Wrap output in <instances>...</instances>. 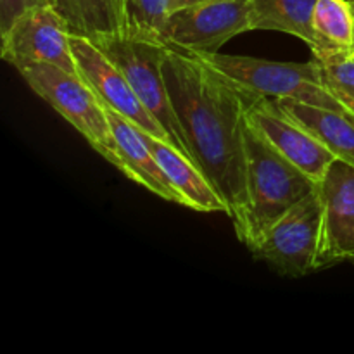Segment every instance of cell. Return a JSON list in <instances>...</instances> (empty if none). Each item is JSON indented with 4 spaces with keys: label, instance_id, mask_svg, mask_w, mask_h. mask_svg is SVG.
I'll list each match as a JSON object with an SVG mask.
<instances>
[{
    "label": "cell",
    "instance_id": "6da1fadb",
    "mask_svg": "<svg viewBox=\"0 0 354 354\" xmlns=\"http://www.w3.org/2000/svg\"><path fill=\"white\" fill-rule=\"evenodd\" d=\"M171 107L192 161L228 207L237 237L248 216L244 127L263 95L244 88L192 52L169 47L162 64Z\"/></svg>",
    "mask_w": 354,
    "mask_h": 354
},
{
    "label": "cell",
    "instance_id": "3957f363",
    "mask_svg": "<svg viewBox=\"0 0 354 354\" xmlns=\"http://www.w3.org/2000/svg\"><path fill=\"white\" fill-rule=\"evenodd\" d=\"M197 55L235 83L266 99H290L308 106L351 114L324 85L320 66L315 59L310 62H277L221 52Z\"/></svg>",
    "mask_w": 354,
    "mask_h": 354
},
{
    "label": "cell",
    "instance_id": "7a4b0ae2",
    "mask_svg": "<svg viewBox=\"0 0 354 354\" xmlns=\"http://www.w3.org/2000/svg\"><path fill=\"white\" fill-rule=\"evenodd\" d=\"M245 166H248V216L239 241L249 249L290 207L317 190L318 183L287 161L245 120Z\"/></svg>",
    "mask_w": 354,
    "mask_h": 354
},
{
    "label": "cell",
    "instance_id": "e0dca14e",
    "mask_svg": "<svg viewBox=\"0 0 354 354\" xmlns=\"http://www.w3.org/2000/svg\"><path fill=\"white\" fill-rule=\"evenodd\" d=\"M317 0H252L251 31L272 30L313 45V10Z\"/></svg>",
    "mask_w": 354,
    "mask_h": 354
},
{
    "label": "cell",
    "instance_id": "5b68a950",
    "mask_svg": "<svg viewBox=\"0 0 354 354\" xmlns=\"http://www.w3.org/2000/svg\"><path fill=\"white\" fill-rule=\"evenodd\" d=\"M93 41L123 71L145 109L165 128L169 144L192 159L182 127L171 107L162 75V64L169 52V45L158 38L137 35H116Z\"/></svg>",
    "mask_w": 354,
    "mask_h": 354
},
{
    "label": "cell",
    "instance_id": "44dd1931",
    "mask_svg": "<svg viewBox=\"0 0 354 354\" xmlns=\"http://www.w3.org/2000/svg\"><path fill=\"white\" fill-rule=\"evenodd\" d=\"M166 2H168V14H169V12H173V10L183 9V7L196 6V3L207 2V0H166Z\"/></svg>",
    "mask_w": 354,
    "mask_h": 354
},
{
    "label": "cell",
    "instance_id": "ffe728a7",
    "mask_svg": "<svg viewBox=\"0 0 354 354\" xmlns=\"http://www.w3.org/2000/svg\"><path fill=\"white\" fill-rule=\"evenodd\" d=\"M41 6L52 3L50 0H0V35L6 33L21 14Z\"/></svg>",
    "mask_w": 354,
    "mask_h": 354
},
{
    "label": "cell",
    "instance_id": "d6986e66",
    "mask_svg": "<svg viewBox=\"0 0 354 354\" xmlns=\"http://www.w3.org/2000/svg\"><path fill=\"white\" fill-rule=\"evenodd\" d=\"M317 62L320 66L324 85L344 104L346 109L354 116V55H344V57Z\"/></svg>",
    "mask_w": 354,
    "mask_h": 354
},
{
    "label": "cell",
    "instance_id": "30bf717a",
    "mask_svg": "<svg viewBox=\"0 0 354 354\" xmlns=\"http://www.w3.org/2000/svg\"><path fill=\"white\" fill-rule=\"evenodd\" d=\"M248 120L277 152L306 173L318 185L327 175L332 162L337 159L324 142L286 116L272 99H259L249 109Z\"/></svg>",
    "mask_w": 354,
    "mask_h": 354
},
{
    "label": "cell",
    "instance_id": "52a82bcc",
    "mask_svg": "<svg viewBox=\"0 0 354 354\" xmlns=\"http://www.w3.org/2000/svg\"><path fill=\"white\" fill-rule=\"evenodd\" d=\"M252 0H207L166 16L161 40L192 54H214L228 40L251 31Z\"/></svg>",
    "mask_w": 354,
    "mask_h": 354
},
{
    "label": "cell",
    "instance_id": "277c9868",
    "mask_svg": "<svg viewBox=\"0 0 354 354\" xmlns=\"http://www.w3.org/2000/svg\"><path fill=\"white\" fill-rule=\"evenodd\" d=\"M16 69L40 99L71 123L102 158L116 166V138L106 107L82 76L47 62L23 64Z\"/></svg>",
    "mask_w": 354,
    "mask_h": 354
},
{
    "label": "cell",
    "instance_id": "9c48e42d",
    "mask_svg": "<svg viewBox=\"0 0 354 354\" xmlns=\"http://www.w3.org/2000/svg\"><path fill=\"white\" fill-rule=\"evenodd\" d=\"M69 41L80 76L92 86L100 102L127 118L138 130L169 142L165 128L145 109L123 71L100 50L99 45L80 35H71Z\"/></svg>",
    "mask_w": 354,
    "mask_h": 354
},
{
    "label": "cell",
    "instance_id": "2e32d148",
    "mask_svg": "<svg viewBox=\"0 0 354 354\" xmlns=\"http://www.w3.org/2000/svg\"><path fill=\"white\" fill-rule=\"evenodd\" d=\"M311 28V52L317 61L354 55V10L349 0H317Z\"/></svg>",
    "mask_w": 354,
    "mask_h": 354
},
{
    "label": "cell",
    "instance_id": "9a60e30c",
    "mask_svg": "<svg viewBox=\"0 0 354 354\" xmlns=\"http://www.w3.org/2000/svg\"><path fill=\"white\" fill-rule=\"evenodd\" d=\"M71 35L90 40L128 35L127 0H50Z\"/></svg>",
    "mask_w": 354,
    "mask_h": 354
},
{
    "label": "cell",
    "instance_id": "7402d4cb",
    "mask_svg": "<svg viewBox=\"0 0 354 354\" xmlns=\"http://www.w3.org/2000/svg\"><path fill=\"white\" fill-rule=\"evenodd\" d=\"M353 3V10H354V2H351Z\"/></svg>",
    "mask_w": 354,
    "mask_h": 354
},
{
    "label": "cell",
    "instance_id": "7c38bea8",
    "mask_svg": "<svg viewBox=\"0 0 354 354\" xmlns=\"http://www.w3.org/2000/svg\"><path fill=\"white\" fill-rule=\"evenodd\" d=\"M106 113L109 118L111 128H113L114 138H116V168H120L128 178L137 182L149 192L162 197L168 203H175L187 207L185 197L169 182L166 173L162 171L159 162L152 156L151 149L147 147L144 138L138 133L137 127L109 107H106Z\"/></svg>",
    "mask_w": 354,
    "mask_h": 354
},
{
    "label": "cell",
    "instance_id": "8992f818",
    "mask_svg": "<svg viewBox=\"0 0 354 354\" xmlns=\"http://www.w3.org/2000/svg\"><path fill=\"white\" fill-rule=\"evenodd\" d=\"M324 201L317 190L290 207L251 248L252 256L286 277L317 272Z\"/></svg>",
    "mask_w": 354,
    "mask_h": 354
},
{
    "label": "cell",
    "instance_id": "ac0fdd59",
    "mask_svg": "<svg viewBox=\"0 0 354 354\" xmlns=\"http://www.w3.org/2000/svg\"><path fill=\"white\" fill-rule=\"evenodd\" d=\"M168 16L166 0H127L128 35L158 38Z\"/></svg>",
    "mask_w": 354,
    "mask_h": 354
},
{
    "label": "cell",
    "instance_id": "4fadbf2b",
    "mask_svg": "<svg viewBox=\"0 0 354 354\" xmlns=\"http://www.w3.org/2000/svg\"><path fill=\"white\" fill-rule=\"evenodd\" d=\"M138 133L151 149L152 156L159 162L173 187L185 197L187 207L201 211V213H225L228 216V207L225 201L192 159L187 158L175 145L162 138L142 130H138Z\"/></svg>",
    "mask_w": 354,
    "mask_h": 354
},
{
    "label": "cell",
    "instance_id": "8fae6325",
    "mask_svg": "<svg viewBox=\"0 0 354 354\" xmlns=\"http://www.w3.org/2000/svg\"><path fill=\"white\" fill-rule=\"evenodd\" d=\"M324 201L318 270L354 258V166L335 159L318 185Z\"/></svg>",
    "mask_w": 354,
    "mask_h": 354
},
{
    "label": "cell",
    "instance_id": "5bb4252c",
    "mask_svg": "<svg viewBox=\"0 0 354 354\" xmlns=\"http://www.w3.org/2000/svg\"><path fill=\"white\" fill-rule=\"evenodd\" d=\"M286 116L299 123L324 142L337 159L354 166V116L290 99L273 100Z\"/></svg>",
    "mask_w": 354,
    "mask_h": 354
},
{
    "label": "cell",
    "instance_id": "ba28073f",
    "mask_svg": "<svg viewBox=\"0 0 354 354\" xmlns=\"http://www.w3.org/2000/svg\"><path fill=\"white\" fill-rule=\"evenodd\" d=\"M0 37V55L14 68L47 62L73 75H80L69 41L71 31L64 17L52 6L26 10Z\"/></svg>",
    "mask_w": 354,
    "mask_h": 354
},
{
    "label": "cell",
    "instance_id": "603a6c76",
    "mask_svg": "<svg viewBox=\"0 0 354 354\" xmlns=\"http://www.w3.org/2000/svg\"><path fill=\"white\" fill-rule=\"evenodd\" d=\"M349 2H354V0H349Z\"/></svg>",
    "mask_w": 354,
    "mask_h": 354
}]
</instances>
